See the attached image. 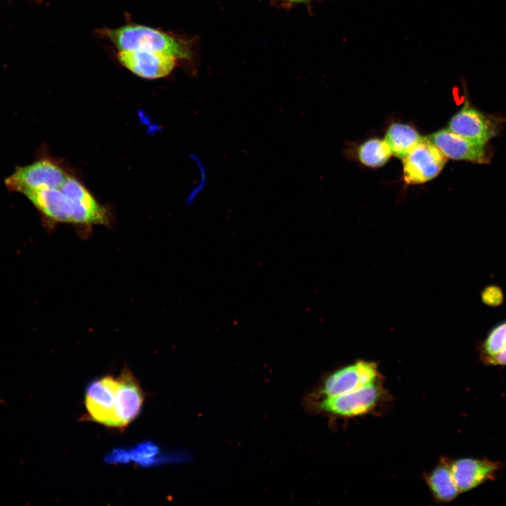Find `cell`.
Masks as SVG:
<instances>
[{
    "label": "cell",
    "instance_id": "cell-1",
    "mask_svg": "<svg viewBox=\"0 0 506 506\" xmlns=\"http://www.w3.org/2000/svg\"><path fill=\"white\" fill-rule=\"evenodd\" d=\"M46 219L76 225H107L110 214L86 187L68 176L59 187L23 193Z\"/></svg>",
    "mask_w": 506,
    "mask_h": 506
},
{
    "label": "cell",
    "instance_id": "cell-2",
    "mask_svg": "<svg viewBox=\"0 0 506 506\" xmlns=\"http://www.w3.org/2000/svg\"><path fill=\"white\" fill-rule=\"evenodd\" d=\"M120 51H146L167 54L176 59L191 58V44L160 30L139 25H128L105 31Z\"/></svg>",
    "mask_w": 506,
    "mask_h": 506
},
{
    "label": "cell",
    "instance_id": "cell-3",
    "mask_svg": "<svg viewBox=\"0 0 506 506\" xmlns=\"http://www.w3.org/2000/svg\"><path fill=\"white\" fill-rule=\"evenodd\" d=\"M389 399L379 379L347 394L316 399L313 408L332 417L350 419L376 412Z\"/></svg>",
    "mask_w": 506,
    "mask_h": 506
},
{
    "label": "cell",
    "instance_id": "cell-4",
    "mask_svg": "<svg viewBox=\"0 0 506 506\" xmlns=\"http://www.w3.org/2000/svg\"><path fill=\"white\" fill-rule=\"evenodd\" d=\"M382 379L376 363L358 360L329 373L317 389L316 399L347 394Z\"/></svg>",
    "mask_w": 506,
    "mask_h": 506
},
{
    "label": "cell",
    "instance_id": "cell-5",
    "mask_svg": "<svg viewBox=\"0 0 506 506\" xmlns=\"http://www.w3.org/2000/svg\"><path fill=\"white\" fill-rule=\"evenodd\" d=\"M68 176L57 163L41 158L30 164L18 167L6 179L5 184L9 190L23 194L31 190L59 187Z\"/></svg>",
    "mask_w": 506,
    "mask_h": 506
},
{
    "label": "cell",
    "instance_id": "cell-6",
    "mask_svg": "<svg viewBox=\"0 0 506 506\" xmlns=\"http://www.w3.org/2000/svg\"><path fill=\"white\" fill-rule=\"evenodd\" d=\"M447 157L427 136L403 159V179L408 184H419L436 177L442 170Z\"/></svg>",
    "mask_w": 506,
    "mask_h": 506
},
{
    "label": "cell",
    "instance_id": "cell-7",
    "mask_svg": "<svg viewBox=\"0 0 506 506\" xmlns=\"http://www.w3.org/2000/svg\"><path fill=\"white\" fill-rule=\"evenodd\" d=\"M119 380L105 377L91 383L86 392V406L93 420L112 427H120L117 417Z\"/></svg>",
    "mask_w": 506,
    "mask_h": 506
},
{
    "label": "cell",
    "instance_id": "cell-8",
    "mask_svg": "<svg viewBox=\"0 0 506 506\" xmlns=\"http://www.w3.org/2000/svg\"><path fill=\"white\" fill-rule=\"evenodd\" d=\"M500 124V117L484 113L466 100L450 119L448 129L466 138L486 144L496 135Z\"/></svg>",
    "mask_w": 506,
    "mask_h": 506
},
{
    "label": "cell",
    "instance_id": "cell-9",
    "mask_svg": "<svg viewBox=\"0 0 506 506\" xmlns=\"http://www.w3.org/2000/svg\"><path fill=\"white\" fill-rule=\"evenodd\" d=\"M428 139L448 158L474 163H488L491 152L486 144L472 141L449 129L437 131Z\"/></svg>",
    "mask_w": 506,
    "mask_h": 506
},
{
    "label": "cell",
    "instance_id": "cell-10",
    "mask_svg": "<svg viewBox=\"0 0 506 506\" xmlns=\"http://www.w3.org/2000/svg\"><path fill=\"white\" fill-rule=\"evenodd\" d=\"M450 467L455 483L462 493L494 479L503 465L501 462L486 458H463L450 459Z\"/></svg>",
    "mask_w": 506,
    "mask_h": 506
},
{
    "label": "cell",
    "instance_id": "cell-11",
    "mask_svg": "<svg viewBox=\"0 0 506 506\" xmlns=\"http://www.w3.org/2000/svg\"><path fill=\"white\" fill-rule=\"evenodd\" d=\"M118 58L131 72L150 79L167 76L176 65V58L171 56L146 51H120Z\"/></svg>",
    "mask_w": 506,
    "mask_h": 506
},
{
    "label": "cell",
    "instance_id": "cell-12",
    "mask_svg": "<svg viewBox=\"0 0 506 506\" xmlns=\"http://www.w3.org/2000/svg\"><path fill=\"white\" fill-rule=\"evenodd\" d=\"M117 379V417L120 427H124L139 413L143 394L138 382L129 370L124 369Z\"/></svg>",
    "mask_w": 506,
    "mask_h": 506
},
{
    "label": "cell",
    "instance_id": "cell-13",
    "mask_svg": "<svg viewBox=\"0 0 506 506\" xmlns=\"http://www.w3.org/2000/svg\"><path fill=\"white\" fill-rule=\"evenodd\" d=\"M424 477L434 499L438 502L452 501L460 493L453 479L450 458H441Z\"/></svg>",
    "mask_w": 506,
    "mask_h": 506
},
{
    "label": "cell",
    "instance_id": "cell-14",
    "mask_svg": "<svg viewBox=\"0 0 506 506\" xmlns=\"http://www.w3.org/2000/svg\"><path fill=\"white\" fill-rule=\"evenodd\" d=\"M422 138V136L413 126L394 123L387 129L384 141L388 144L391 155L403 160Z\"/></svg>",
    "mask_w": 506,
    "mask_h": 506
},
{
    "label": "cell",
    "instance_id": "cell-15",
    "mask_svg": "<svg viewBox=\"0 0 506 506\" xmlns=\"http://www.w3.org/2000/svg\"><path fill=\"white\" fill-rule=\"evenodd\" d=\"M506 345V320L499 322L486 334L476 346L479 359L486 365Z\"/></svg>",
    "mask_w": 506,
    "mask_h": 506
},
{
    "label": "cell",
    "instance_id": "cell-16",
    "mask_svg": "<svg viewBox=\"0 0 506 506\" xmlns=\"http://www.w3.org/2000/svg\"><path fill=\"white\" fill-rule=\"evenodd\" d=\"M357 153L361 163L370 167L382 166L391 155L387 142L379 138H372L362 143Z\"/></svg>",
    "mask_w": 506,
    "mask_h": 506
},
{
    "label": "cell",
    "instance_id": "cell-17",
    "mask_svg": "<svg viewBox=\"0 0 506 506\" xmlns=\"http://www.w3.org/2000/svg\"><path fill=\"white\" fill-rule=\"evenodd\" d=\"M480 297L484 304L493 308L500 306L505 301L502 289L496 285H489L483 288Z\"/></svg>",
    "mask_w": 506,
    "mask_h": 506
},
{
    "label": "cell",
    "instance_id": "cell-18",
    "mask_svg": "<svg viewBox=\"0 0 506 506\" xmlns=\"http://www.w3.org/2000/svg\"><path fill=\"white\" fill-rule=\"evenodd\" d=\"M157 453V448L152 443H144L138 446L131 454L133 460L140 462L151 461V458Z\"/></svg>",
    "mask_w": 506,
    "mask_h": 506
},
{
    "label": "cell",
    "instance_id": "cell-19",
    "mask_svg": "<svg viewBox=\"0 0 506 506\" xmlns=\"http://www.w3.org/2000/svg\"><path fill=\"white\" fill-rule=\"evenodd\" d=\"M486 365L506 366V345L498 354L488 362Z\"/></svg>",
    "mask_w": 506,
    "mask_h": 506
},
{
    "label": "cell",
    "instance_id": "cell-20",
    "mask_svg": "<svg viewBox=\"0 0 506 506\" xmlns=\"http://www.w3.org/2000/svg\"><path fill=\"white\" fill-rule=\"evenodd\" d=\"M275 4L287 8L297 4L309 3L313 0H272Z\"/></svg>",
    "mask_w": 506,
    "mask_h": 506
}]
</instances>
